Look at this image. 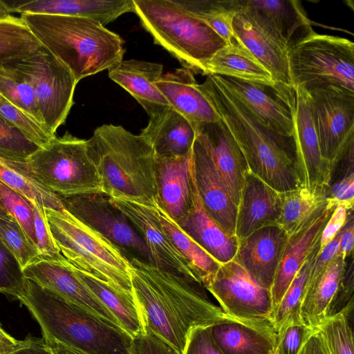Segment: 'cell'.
<instances>
[{
	"mask_svg": "<svg viewBox=\"0 0 354 354\" xmlns=\"http://www.w3.org/2000/svg\"><path fill=\"white\" fill-rule=\"evenodd\" d=\"M305 90L322 158L333 171L354 145V93L334 85Z\"/></svg>",
	"mask_w": 354,
	"mask_h": 354,
	"instance_id": "8fae6325",
	"label": "cell"
},
{
	"mask_svg": "<svg viewBox=\"0 0 354 354\" xmlns=\"http://www.w3.org/2000/svg\"><path fill=\"white\" fill-rule=\"evenodd\" d=\"M196 133L206 147L237 207L245 176L249 171L239 146L220 120L198 126Z\"/></svg>",
	"mask_w": 354,
	"mask_h": 354,
	"instance_id": "d4e9b609",
	"label": "cell"
},
{
	"mask_svg": "<svg viewBox=\"0 0 354 354\" xmlns=\"http://www.w3.org/2000/svg\"><path fill=\"white\" fill-rule=\"evenodd\" d=\"M86 141L104 195L158 207L156 156L143 136L122 126L103 124Z\"/></svg>",
	"mask_w": 354,
	"mask_h": 354,
	"instance_id": "3957f363",
	"label": "cell"
},
{
	"mask_svg": "<svg viewBox=\"0 0 354 354\" xmlns=\"http://www.w3.org/2000/svg\"><path fill=\"white\" fill-rule=\"evenodd\" d=\"M215 31L226 44L234 39L232 20L239 0H174Z\"/></svg>",
	"mask_w": 354,
	"mask_h": 354,
	"instance_id": "f35d334b",
	"label": "cell"
},
{
	"mask_svg": "<svg viewBox=\"0 0 354 354\" xmlns=\"http://www.w3.org/2000/svg\"><path fill=\"white\" fill-rule=\"evenodd\" d=\"M0 200L10 216L21 226L30 241L37 247L31 203L1 181H0Z\"/></svg>",
	"mask_w": 354,
	"mask_h": 354,
	"instance_id": "bcb514c9",
	"label": "cell"
},
{
	"mask_svg": "<svg viewBox=\"0 0 354 354\" xmlns=\"http://www.w3.org/2000/svg\"><path fill=\"white\" fill-rule=\"evenodd\" d=\"M41 46L21 17L0 19V66L25 58Z\"/></svg>",
	"mask_w": 354,
	"mask_h": 354,
	"instance_id": "ab89813d",
	"label": "cell"
},
{
	"mask_svg": "<svg viewBox=\"0 0 354 354\" xmlns=\"http://www.w3.org/2000/svg\"><path fill=\"white\" fill-rule=\"evenodd\" d=\"M241 7L265 30L288 48L311 28L299 1L240 0Z\"/></svg>",
	"mask_w": 354,
	"mask_h": 354,
	"instance_id": "484cf974",
	"label": "cell"
},
{
	"mask_svg": "<svg viewBox=\"0 0 354 354\" xmlns=\"http://www.w3.org/2000/svg\"><path fill=\"white\" fill-rule=\"evenodd\" d=\"M192 156L195 182L205 209L227 233L236 236L237 207L197 133Z\"/></svg>",
	"mask_w": 354,
	"mask_h": 354,
	"instance_id": "ac0fdd59",
	"label": "cell"
},
{
	"mask_svg": "<svg viewBox=\"0 0 354 354\" xmlns=\"http://www.w3.org/2000/svg\"><path fill=\"white\" fill-rule=\"evenodd\" d=\"M335 209L326 203L324 207L303 227L288 235L270 288L273 313L295 275L319 241L322 231Z\"/></svg>",
	"mask_w": 354,
	"mask_h": 354,
	"instance_id": "cb8c5ba5",
	"label": "cell"
},
{
	"mask_svg": "<svg viewBox=\"0 0 354 354\" xmlns=\"http://www.w3.org/2000/svg\"><path fill=\"white\" fill-rule=\"evenodd\" d=\"M46 343L52 349L55 354H86L82 352L78 351L70 347H68L56 340L48 337L42 335Z\"/></svg>",
	"mask_w": 354,
	"mask_h": 354,
	"instance_id": "91938a15",
	"label": "cell"
},
{
	"mask_svg": "<svg viewBox=\"0 0 354 354\" xmlns=\"http://www.w3.org/2000/svg\"><path fill=\"white\" fill-rule=\"evenodd\" d=\"M0 181L30 202H37L44 208L64 209L61 198L39 183L26 169L24 161L0 157Z\"/></svg>",
	"mask_w": 354,
	"mask_h": 354,
	"instance_id": "8d00e7d4",
	"label": "cell"
},
{
	"mask_svg": "<svg viewBox=\"0 0 354 354\" xmlns=\"http://www.w3.org/2000/svg\"><path fill=\"white\" fill-rule=\"evenodd\" d=\"M288 68L295 88L334 85L354 93V43L310 28L288 47Z\"/></svg>",
	"mask_w": 354,
	"mask_h": 354,
	"instance_id": "ba28073f",
	"label": "cell"
},
{
	"mask_svg": "<svg viewBox=\"0 0 354 354\" xmlns=\"http://www.w3.org/2000/svg\"><path fill=\"white\" fill-rule=\"evenodd\" d=\"M156 209L163 230L203 284L208 277L218 270L221 263L186 234L163 210L158 207Z\"/></svg>",
	"mask_w": 354,
	"mask_h": 354,
	"instance_id": "74e56055",
	"label": "cell"
},
{
	"mask_svg": "<svg viewBox=\"0 0 354 354\" xmlns=\"http://www.w3.org/2000/svg\"><path fill=\"white\" fill-rule=\"evenodd\" d=\"M10 12L77 17L104 26L122 15L133 12V0L4 1Z\"/></svg>",
	"mask_w": 354,
	"mask_h": 354,
	"instance_id": "83f0119b",
	"label": "cell"
},
{
	"mask_svg": "<svg viewBox=\"0 0 354 354\" xmlns=\"http://www.w3.org/2000/svg\"><path fill=\"white\" fill-rule=\"evenodd\" d=\"M3 65L18 71L29 83L45 127L56 136L74 103L77 82L71 71L42 45L29 56Z\"/></svg>",
	"mask_w": 354,
	"mask_h": 354,
	"instance_id": "30bf717a",
	"label": "cell"
},
{
	"mask_svg": "<svg viewBox=\"0 0 354 354\" xmlns=\"http://www.w3.org/2000/svg\"><path fill=\"white\" fill-rule=\"evenodd\" d=\"M131 288L145 328L160 336L183 354L190 331L142 272L130 264Z\"/></svg>",
	"mask_w": 354,
	"mask_h": 354,
	"instance_id": "ffe728a7",
	"label": "cell"
},
{
	"mask_svg": "<svg viewBox=\"0 0 354 354\" xmlns=\"http://www.w3.org/2000/svg\"><path fill=\"white\" fill-rule=\"evenodd\" d=\"M0 326H1V322H0Z\"/></svg>",
	"mask_w": 354,
	"mask_h": 354,
	"instance_id": "03108f58",
	"label": "cell"
},
{
	"mask_svg": "<svg viewBox=\"0 0 354 354\" xmlns=\"http://www.w3.org/2000/svg\"><path fill=\"white\" fill-rule=\"evenodd\" d=\"M162 71L160 64L127 59L109 69V76L138 102L149 118H153L171 107L156 85Z\"/></svg>",
	"mask_w": 354,
	"mask_h": 354,
	"instance_id": "f1b7e54d",
	"label": "cell"
},
{
	"mask_svg": "<svg viewBox=\"0 0 354 354\" xmlns=\"http://www.w3.org/2000/svg\"><path fill=\"white\" fill-rule=\"evenodd\" d=\"M211 326L193 328L183 354H222L212 338Z\"/></svg>",
	"mask_w": 354,
	"mask_h": 354,
	"instance_id": "db71d44e",
	"label": "cell"
},
{
	"mask_svg": "<svg viewBox=\"0 0 354 354\" xmlns=\"http://www.w3.org/2000/svg\"><path fill=\"white\" fill-rule=\"evenodd\" d=\"M232 28L234 38L268 71L275 84L293 87L289 73L288 48L254 20L241 7L240 0L233 17Z\"/></svg>",
	"mask_w": 354,
	"mask_h": 354,
	"instance_id": "603a6c76",
	"label": "cell"
},
{
	"mask_svg": "<svg viewBox=\"0 0 354 354\" xmlns=\"http://www.w3.org/2000/svg\"><path fill=\"white\" fill-rule=\"evenodd\" d=\"M17 341L0 326V351L14 344Z\"/></svg>",
	"mask_w": 354,
	"mask_h": 354,
	"instance_id": "94428289",
	"label": "cell"
},
{
	"mask_svg": "<svg viewBox=\"0 0 354 354\" xmlns=\"http://www.w3.org/2000/svg\"><path fill=\"white\" fill-rule=\"evenodd\" d=\"M130 264L142 272L189 331L221 322H238L209 300L201 284L137 259Z\"/></svg>",
	"mask_w": 354,
	"mask_h": 354,
	"instance_id": "4fadbf2b",
	"label": "cell"
},
{
	"mask_svg": "<svg viewBox=\"0 0 354 354\" xmlns=\"http://www.w3.org/2000/svg\"><path fill=\"white\" fill-rule=\"evenodd\" d=\"M131 354H180L166 340L145 328L132 339Z\"/></svg>",
	"mask_w": 354,
	"mask_h": 354,
	"instance_id": "f5cc1de1",
	"label": "cell"
},
{
	"mask_svg": "<svg viewBox=\"0 0 354 354\" xmlns=\"http://www.w3.org/2000/svg\"><path fill=\"white\" fill-rule=\"evenodd\" d=\"M281 192L248 171L237 205L235 235L243 239L254 231L278 224L281 213Z\"/></svg>",
	"mask_w": 354,
	"mask_h": 354,
	"instance_id": "4316f807",
	"label": "cell"
},
{
	"mask_svg": "<svg viewBox=\"0 0 354 354\" xmlns=\"http://www.w3.org/2000/svg\"><path fill=\"white\" fill-rule=\"evenodd\" d=\"M156 85L170 106L196 129L201 124L219 120L208 101L198 89V83L191 70L183 67L162 75Z\"/></svg>",
	"mask_w": 354,
	"mask_h": 354,
	"instance_id": "f546056e",
	"label": "cell"
},
{
	"mask_svg": "<svg viewBox=\"0 0 354 354\" xmlns=\"http://www.w3.org/2000/svg\"><path fill=\"white\" fill-rule=\"evenodd\" d=\"M299 354H328L316 330L312 331L303 345Z\"/></svg>",
	"mask_w": 354,
	"mask_h": 354,
	"instance_id": "680465c9",
	"label": "cell"
},
{
	"mask_svg": "<svg viewBox=\"0 0 354 354\" xmlns=\"http://www.w3.org/2000/svg\"><path fill=\"white\" fill-rule=\"evenodd\" d=\"M288 238L278 224L261 227L239 240L234 260L270 291Z\"/></svg>",
	"mask_w": 354,
	"mask_h": 354,
	"instance_id": "d6986e66",
	"label": "cell"
},
{
	"mask_svg": "<svg viewBox=\"0 0 354 354\" xmlns=\"http://www.w3.org/2000/svg\"><path fill=\"white\" fill-rule=\"evenodd\" d=\"M212 338L222 354H274L277 338L236 322L211 326Z\"/></svg>",
	"mask_w": 354,
	"mask_h": 354,
	"instance_id": "d590c367",
	"label": "cell"
},
{
	"mask_svg": "<svg viewBox=\"0 0 354 354\" xmlns=\"http://www.w3.org/2000/svg\"><path fill=\"white\" fill-rule=\"evenodd\" d=\"M353 303L323 320L315 330L328 354H354L353 333L350 314Z\"/></svg>",
	"mask_w": 354,
	"mask_h": 354,
	"instance_id": "60d3db41",
	"label": "cell"
},
{
	"mask_svg": "<svg viewBox=\"0 0 354 354\" xmlns=\"http://www.w3.org/2000/svg\"><path fill=\"white\" fill-rule=\"evenodd\" d=\"M205 75L225 76L269 86L276 84L268 71L236 38L207 61Z\"/></svg>",
	"mask_w": 354,
	"mask_h": 354,
	"instance_id": "d6a6232c",
	"label": "cell"
},
{
	"mask_svg": "<svg viewBox=\"0 0 354 354\" xmlns=\"http://www.w3.org/2000/svg\"><path fill=\"white\" fill-rule=\"evenodd\" d=\"M64 209L113 243L129 261L153 265L149 249L127 216L104 194L60 197Z\"/></svg>",
	"mask_w": 354,
	"mask_h": 354,
	"instance_id": "7c38bea8",
	"label": "cell"
},
{
	"mask_svg": "<svg viewBox=\"0 0 354 354\" xmlns=\"http://www.w3.org/2000/svg\"><path fill=\"white\" fill-rule=\"evenodd\" d=\"M73 268L93 294L111 313L122 329L132 337L145 332L143 317L133 291L118 289L88 273L75 267Z\"/></svg>",
	"mask_w": 354,
	"mask_h": 354,
	"instance_id": "836d02e7",
	"label": "cell"
},
{
	"mask_svg": "<svg viewBox=\"0 0 354 354\" xmlns=\"http://www.w3.org/2000/svg\"><path fill=\"white\" fill-rule=\"evenodd\" d=\"M39 148L28 140L17 128L0 117V157L26 161Z\"/></svg>",
	"mask_w": 354,
	"mask_h": 354,
	"instance_id": "7dc6e473",
	"label": "cell"
},
{
	"mask_svg": "<svg viewBox=\"0 0 354 354\" xmlns=\"http://www.w3.org/2000/svg\"><path fill=\"white\" fill-rule=\"evenodd\" d=\"M0 354H55L44 338L28 336L0 351Z\"/></svg>",
	"mask_w": 354,
	"mask_h": 354,
	"instance_id": "9f6ffc18",
	"label": "cell"
},
{
	"mask_svg": "<svg viewBox=\"0 0 354 354\" xmlns=\"http://www.w3.org/2000/svg\"><path fill=\"white\" fill-rule=\"evenodd\" d=\"M295 90L293 138L299 186H330L333 171L321 153L307 92L303 87Z\"/></svg>",
	"mask_w": 354,
	"mask_h": 354,
	"instance_id": "9a60e30c",
	"label": "cell"
},
{
	"mask_svg": "<svg viewBox=\"0 0 354 354\" xmlns=\"http://www.w3.org/2000/svg\"><path fill=\"white\" fill-rule=\"evenodd\" d=\"M0 117L17 128L28 140L44 147L55 137L45 127L34 120L0 94Z\"/></svg>",
	"mask_w": 354,
	"mask_h": 354,
	"instance_id": "ee69618b",
	"label": "cell"
},
{
	"mask_svg": "<svg viewBox=\"0 0 354 354\" xmlns=\"http://www.w3.org/2000/svg\"><path fill=\"white\" fill-rule=\"evenodd\" d=\"M0 240L15 257L22 269L40 258L37 247L14 219L0 217Z\"/></svg>",
	"mask_w": 354,
	"mask_h": 354,
	"instance_id": "f6af8a7d",
	"label": "cell"
},
{
	"mask_svg": "<svg viewBox=\"0 0 354 354\" xmlns=\"http://www.w3.org/2000/svg\"><path fill=\"white\" fill-rule=\"evenodd\" d=\"M24 163L39 183L59 197L104 194L87 141L68 132L56 136Z\"/></svg>",
	"mask_w": 354,
	"mask_h": 354,
	"instance_id": "52a82bcc",
	"label": "cell"
},
{
	"mask_svg": "<svg viewBox=\"0 0 354 354\" xmlns=\"http://www.w3.org/2000/svg\"><path fill=\"white\" fill-rule=\"evenodd\" d=\"M220 308L236 322L277 338L270 291L256 281L236 261L221 263L203 283Z\"/></svg>",
	"mask_w": 354,
	"mask_h": 354,
	"instance_id": "9c48e42d",
	"label": "cell"
},
{
	"mask_svg": "<svg viewBox=\"0 0 354 354\" xmlns=\"http://www.w3.org/2000/svg\"><path fill=\"white\" fill-rule=\"evenodd\" d=\"M346 261L339 256L315 279L308 282L299 317L312 330L325 319L339 310L342 301L349 292L344 283Z\"/></svg>",
	"mask_w": 354,
	"mask_h": 354,
	"instance_id": "7402d4cb",
	"label": "cell"
},
{
	"mask_svg": "<svg viewBox=\"0 0 354 354\" xmlns=\"http://www.w3.org/2000/svg\"><path fill=\"white\" fill-rule=\"evenodd\" d=\"M30 203L33 209L35 233L40 258L52 260L65 259L52 236L44 207L37 202Z\"/></svg>",
	"mask_w": 354,
	"mask_h": 354,
	"instance_id": "681fc988",
	"label": "cell"
},
{
	"mask_svg": "<svg viewBox=\"0 0 354 354\" xmlns=\"http://www.w3.org/2000/svg\"><path fill=\"white\" fill-rule=\"evenodd\" d=\"M313 330L304 324L300 318L290 319L277 332L278 353L299 354Z\"/></svg>",
	"mask_w": 354,
	"mask_h": 354,
	"instance_id": "f907efd6",
	"label": "cell"
},
{
	"mask_svg": "<svg viewBox=\"0 0 354 354\" xmlns=\"http://www.w3.org/2000/svg\"><path fill=\"white\" fill-rule=\"evenodd\" d=\"M329 186L298 187L281 192L278 225L288 234L299 230L326 205Z\"/></svg>",
	"mask_w": 354,
	"mask_h": 354,
	"instance_id": "e575fe53",
	"label": "cell"
},
{
	"mask_svg": "<svg viewBox=\"0 0 354 354\" xmlns=\"http://www.w3.org/2000/svg\"><path fill=\"white\" fill-rule=\"evenodd\" d=\"M39 43L71 71L77 82L123 60V41L97 21L82 17L22 13Z\"/></svg>",
	"mask_w": 354,
	"mask_h": 354,
	"instance_id": "277c9868",
	"label": "cell"
},
{
	"mask_svg": "<svg viewBox=\"0 0 354 354\" xmlns=\"http://www.w3.org/2000/svg\"><path fill=\"white\" fill-rule=\"evenodd\" d=\"M351 212L341 205L336 207L333 210L322 231L319 252L323 250L344 226Z\"/></svg>",
	"mask_w": 354,
	"mask_h": 354,
	"instance_id": "11a10c76",
	"label": "cell"
},
{
	"mask_svg": "<svg viewBox=\"0 0 354 354\" xmlns=\"http://www.w3.org/2000/svg\"><path fill=\"white\" fill-rule=\"evenodd\" d=\"M110 199L127 216L143 239L153 266L201 284L196 274L163 230L156 208L122 198Z\"/></svg>",
	"mask_w": 354,
	"mask_h": 354,
	"instance_id": "2e32d148",
	"label": "cell"
},
{
	"mask_svg": "<svg viewBox=\"0 0 354 354\" xmlns=\"http://www.w3.org/2000/svg\"><path fill=\"white\" fill-rule=\"evenodd\" d=\"M274 354H279L277 350L276 351V352Z\"/></svg>",
	"mask_w": 354,
	"mask_h": 354,
	"instance_id": "e7e4bbea",
	"label": "cell"
},
{
	"mask_svg": "<svg viewBox=\"0 0 354 354\" xmlns=\"http://www.w3.org/2000/svg\"><path fill=\"white\" fill-rule=\"evenodd\" d=\"M0 217L7 218V219H12L10 215L8 214L7 211L4 208L1 200H0Z\"/></svg>",
	"mask_w": 354,
	"mask_h": 354,
	"instance_id": "be15d7a7",
	"label": "cell"
},
{
	"mask_svg": "<svg viewBox=\"0 0 354 354\" xmlns=\"http://www.w3.org/2000/svg\"><path fill=\"white\" fill-rule=\"evenodd\" d=\"M327 204L333 208L341 205L347 210H353L354 206V173L353 165L346 169L344 176L333 186H329Z\"/></svg>",
	"mask_w": 354,
	"mask_h": 354,
	"instance_id": "816d5d0a",
	"label": "cell"
},
{
	"mask_svg": "<svg viewBox=\"0 0 354 354\" xmlns=\"http://www.w3.org/2000/svg\"><path fill=\"white\" fill-rule=\"evenodd\" d=\"M23 274L26 279L120 326L111 313L88 289L66 259L52 260L39 258L23 268Z\"/></svg>",
	"mask_w": 354,
	"mask_h": 354,
	"instance_id": "e0dca14e",
	"label": "cell"
},
{
	"mask_svg": "<svg viewBox=\"0 0 354 354\" xmlns=\"http://www.w3.org/2000/svg\"><path fill=\"white\" fill-rule=\"evenodd\" d=\"M197 87L236 141L249 171L279 192L299 187L293 137L261 125L214 75Z\"/></svg>",
	"mask_w": 354,
	"mask_h": 354,
	"instance_id": "6da1fadb",
	"label": "cell"
},
{
	"mask_svg": "<svg viewBox=\"0 0 354 354\" xmlns=\"http://www.w3.org/2000/svg\"><path fill=\"white\" fill-rule=\"evenodd\" d=\"M155 176L158 207L178 223L187 213L192 203V151L181 157H156Z\"/></svg>",
	"mask_w": 354,
	"mask_h": 354,
	"instance_id": "44dd1931",
	"label": "cell"
},
{
	"mask_svg": "<svg viewBox=\"0 0 354 354\" xmlns=\"http://www.w3.org/2000/svg\"><path fill=\"white\" fill-rule=\"evenodd\" d=\"M12 16L10 12L4 3V1L0 0V19H5Z\"/></svg>",
	"mask_w": 354,
	"mask_h": 354,
	"instance_id": "6125c7cd",
	"label": "cell"
},
{
	"mask_svg": "<svg viewBox=\"0 0 354 354\" xmlns=\"http://www.w3.org/2000/svg\"><path fill=\"white\" fill-rule=\"evenodd\" d=\"M140 135L151 145L156 157L175 158L192 151L196 129L171 106L160 115L149 118Z\"/></svg>",
	"mask_w": 354,
	"mask_h": 354,
	"instance_id": "1f68e13d",
	"label": "cell"
},
{
	"mask_svg": "<svg viewBox=\"0 0 354 354\" xmlns=\"http://www.w3.org/2000/svg\"><path fill=\"white\" fill-rule=\"evenodd\" d=\"M319 250V241L295 275L273 313V325L277 332L290 319L300 318L299 310L307 288L309 271Z\"/></svg>",
	"mask_w": 354,
	"mask_h": 354,
	"instance_id": "b9f144b4",
	"label": "cell"
},
{
	"mask_svg": "<svg viewBox=\"0 0 354 354\" xmlns=\"http://www.w3.org/2000/svg\"><path fill=\"white\" fill-rule=\"evenodd\" d=\"M44 211L52 236L68 263L118 289L132 292L130 262L113 243L64 209Z\"/></svg>",
	"mask_w": 354,
	"mask_h": 354,
	"instance_id": "8992f818",
	"label": "cell"
},
{
	"mask_svg": "<svg viewBox=\"0 0 354 354\" xmlns=\"http://www.w3.org/2000/svg\"><path fill=\"white\" fill-rule=\"evenodd\" d=\"M42 335L86 354H131L133 337L116 324L26 279L19 300Z\"/></svg>",
	"mask_w": 354,
	"mask_h": 354,
	"instance_id": "7a4b0ae2",
	"label": "cell"
},
{
	"mask_svg": "<svg viewBox=\"0 0 354 354\" xmlns=\"http://www.w3.org/2000/svg\"><path fill=\"white\" fill-rule=\"evenodd\" d=\"M25 283L21 266L0 240V292L19 300L24 294Z\"/></svg>",
	"mask_w": 354,
	"mask_h": 354,
	"instance_id": "c3c4849f",
	"label": "cell"
},
{
	"mask_svg": "<svg viewBox=\"0 0 354 354\" xmlns=\"http://www.w3.org/2000/svg\"><path fill=\"white\" fill-rule=\"evenodd\" d=\"M0 94L45 127L30 85L18 71L7 65L0 66Z\"/></svg>",
	"mask_w": 354,
	"mask_h": 354,
	"instance_id": "7bdbcfd3",
	"label": "cell"
},
{
	"mask_svg": "<svg viewBox=\"0 0 354 354\" xmlns=\"http://www.w3.org/2000/svg\"><path fill=\"white\" fill-rule=\"evenodd\" d=\"M353 245L354 216L353 211H351L340 234L337 256L346 261L347 258L353 257Z\"/></svg>",
	"mask_w": 354,
	"mask_h": 354,
	"instance_id": "6f0895ef",
	"label": "cell"
},
{
	"mask_svg": "<svg viewBox=\"0 0 354 354\" xmlns=\"http://www.w3.org/2000/svg\"><path fill=\"white\" fill-rule=\"evenodd\" d=\"M264 127L293 137L296 93L293 87L269 86L233 77L214 75Z\"/></svg>",
	"mask_w": 354,
	"mask_h": 354,
	"instance_id": "5bb4252c",
	"label": "cell"
},
{
	"mask_svg": "<svg viewBox=\"0 0 354 354\" xmlns=\"http://www.w3.org/2000/svg\"><path fill=\"white\" fill-rule=\"evenodd\" d=\"M143 28L184 68L205 75L207 61L225 44L211 28L174 0H133Z\"/></svg>",
	"mask_w": 354,
	"mask_h": 354,
	"instance_id": "5b68a950",
	"label": "cell"
},
{
	"mask_svg": "<svg viewBox=\"0 0 354 354\" xmlns=\"http://www.w3.org/2000/svg\"><path fill=\"white\" fill-rule=\"evenodd\" d=\"M176 223L221 264L234 259L239 239L227 233L207 214L199 196L194 175L192 205L185 216Z\"/></svg>",
	"mask_w": 354,
	"mask_h": 354,
	"instance_id": "4dcf8cb0",
	"label": "cell"
}]
</instances>
